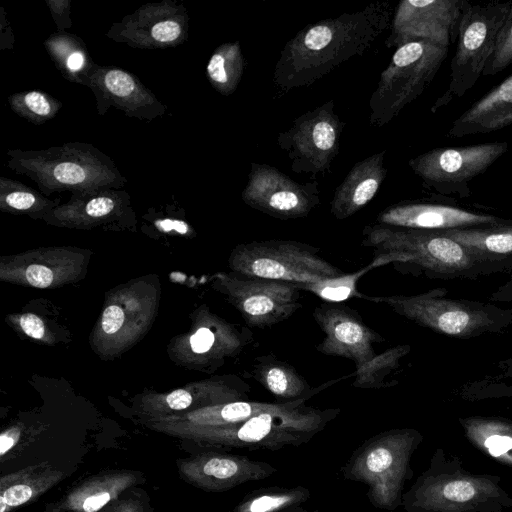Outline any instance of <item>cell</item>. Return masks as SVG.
I'll return each instance as SVG.
<instances>
[{
    "label": "cell",
    "instance_id": "1",
    "mask_svg": "<svg viewBox=\"0 0 512 512\" xmlns=\"http://www.w3.org/2000/svg\"><path fill=\"white\" fill-rule=\"evenodd\" d=\"M392 8L375 1L305 26L282 48L273 73L283 90L310 86L348 60L361 57L390 28Z\"/></svg>",
    "mask_w": 512,
    "mask_h": 512
},
{
    "label": "cell",
    "instance_id": "2",
    "mask_svg": "<svg viewBox=\"0 0 512 512\" xmlns=\"http://www.w3.org/2000/svg\"><path fill=\"white\" fill-rule=\"evenodd\" d=\"M311 397L283 402L245 421L220 426L168 424L158 427L168 434L196 443L204 449L280 450L308 443L337 418L339 408H315L305 403Z\"/></svg>",
    "mask_w": 512,
    "mask_h": 512
},
{
    "label": "cell",
    "instance_id": "3",
    "mask_svg": "<svg viewBox=\"0 0 512 512\" xmlns=\"http://www.w3.org/2000/svg\"><path fill=\"white\" fill-rule=\"evenodd\" d=\"M362 246L383 256L402 274L432 278L475 277L497 272L504 265L488 262L439 231L372 224L364 227Z\"/></svg>",
    "mask_w": 512,
    "mask_h": 512
},
{
    "label": "cell",
    "instance_id": "4",
    "mask_svg": "<svg viewBox=\"0 0 512 512\" xmlns=\"http://www.w3.org/2000/svg\"><path fill=\"white\" fill-rule=\"evenodd\" d=\"M406 512H507L512 497L501 477L466 470L458 456L437 448L429 466L403 493Z\"/></svg>",
    "mask_w": 512,
    "mask_h": 512
},
{
    "label": "cell",
    "instance_id": "5",
    "mask_svg": "<svg viewBox=\"0 0 512 512\" xmlns=\"http://www.w3.org/2000/svg\"><path fill=\"white\" fill-rule=\"evenodd\" d=\"M6 155L10 170L27 176L48 195L120 189L127 183L114 160L90 143L69 142L42 150L9 149Z\"/></svg>",
    "mask_w": 512,
    "mask_h": 512
},
{
    "label": "cell",
    "instance_id": "6",
    "mask_svg": "<svg viewBox=\"0 0 512 512\" xmlns=\"http://www.w3.org/2000/svg\"><path fill=\"white\" fill-rule=\"evenodd\" d=\"M414 428H393L366 439L341 468L346 480L367 485L370 504L394 511L402 506L405 483L413 477L411 459L423 442Z\"/></svg>",
    "mask_w": 512,
    "mask_h": 512
},
{
    "label": "cell",
    "instance_id": "7",
    "mask_svg": "<svg viewBox=\"0 0 512 512\" xmlns=\"http://www.w3.org/2000/svg\"><path fill=\"white\" fill-rule=\"evenodd\" d=\"M446 289L436 288L405 296H365L396 314L437 333L456 338H472L504 330L512 322V310L474 300L445 297Z\"/></svg>",
    "mask_w": 512,
    "mask_h": 512
},
{
    "label": "cell",
    "instance_id": "8",
    "mask_svg": "<svg viewBox=\"0 0 512 512\" xmlns=\"http://www.w3.org/2000/svg\"><path fill=\"white\" fill-rule=\"evenodd\" d=\"M448 49L424 40L396 48L370 97V123L382 127L416 100L432 83Z\"/></svg>",
    "mask_w": 512,
    "mask_h": 512
},
{
    "label": "cell",
    "instance_id": "9",
    "mask_svg": "<svg viewBox=\"0 0 512 512\" xmlns=\"http://www.w3.org/2000/svg\"><path fill=\"white\" fill-rule=\"evenodd\" d=\"M511 2L471 4L466 1L458 27L457 44L450 63L449 82L431 112L464 96L476 84L493 54L499 31Z\"/></svg>",
    "mask_w": 512,
    "mask_h": 512
},
{
    "label": "cell",
    "instance_id": "10",
    "mask_svg": "<svg viewBox=\"0 0 512 512\" xmlns=\"http://www.w3.org/2000/svg\"><path fill=\"white\" fill-rule=\"evenodd\" d=\"M231 265L240 275L292 283H312L344 274L321 257L318 248L294 240L241 244L232 254Z\"/></svg>",
    "mask_w": 512,
    "mask_h": 512
},
{
    "label": "cell",
    "instance_id": "11",
    "mask_svg": "<svg viewBox=\"0 0 512 512\" xmlns=\"http://www.w3.org/2000/svg\"><path fill=\"white\" fill-rule=\"evenodd\" d=\"M334 108L330 99L295 118L288 130L278 134L277 144L292 172L316 179L331 171L345 126Z\"/></svg>",
    "mask_w": 512,
    "mask_h": 512
},
{
    "label": "cell",
    "instance_id": "12",
    "mask_svg": "<svg viewBox=\"0 0 512 512\" xmlns=\"http://www.w3.org/2000/svg\"><path fill=\"white\" fill-rule=\"evenodd\" d=\"M506 142L436 148L411 158L408 165L423 185L440 195H471L469 183L506 153Z\"/></svg>",
    "mask_w": 512,
    "mask_h": 512
},
{
    "label": "cell",
    "instance_id": "13",
    "mask_svg": "<svg viewBox=\"0 0 512 512\" xmlns=\"http://www.w3.org/2000/svg\"><path fill=\"white\" fill-rule=\"evenodd\" d=\"M241 197L250 208L280 220L306 217L320 204L315 180L299 183L277 167L256 162L250 165Z\"/></svg>",
    "mask_w": 512,
    "mask_h": 512
},
{
    "label": "cell",
    "instance_id": "14",
    "mask_svg": "<svg viewBox=\"0 0 512 512\" xmlns=\"http://www.w3.org/2000/svg\"><path fill=\"white\" fill-rule=\"evenodd\" d=\"M466 0H402L392 16L388 48L424 40L449 48L457 39Z\"/></svg>",
    "mask_w": 512,
    "mask_h": 512
},
{
    "label": "cell",
    "instance_id": "15",
    "mask_svg": "<svg viewBox=\"0 0 512 512\" xmlns=\"http://www.w3.org/2000/svg\"><path fill=\"white\" fill-rule=\"evenodd\" d=\"M188 22V13L182 4L163 0L142 5L126 15L110 27L106 36L133 48H171L187 40Z\"/></svg>",
    "mask_w": 512,
    "mask_h": 512
},
{
    "label": "cell",
    "instance_id": "16",
    "mask_svg": "<svg viewBox=\"0 0 512 512\" xmlns=\"http://www.w3.org/2000/svg\"><path fill=\"white\" fill-rule=\"evenodd\" d=\"M230 298L249 327L266 328L290 318L301 308L302 290L292 282L249 277L226 281Z\"/></svg>",
    "mask_w": 512,
    "mask_h": 512
},
{
    "label": "cell",
    "instance_id": "17",
    "mask_svg": "<svg viewBox=\"0 0 512 512\" xmlns=\"http://www.w3.org/2000/svg\"><path fill=\"white\" fill-rule=\"evenodd\" d=\"M176 466L184 482L206 492H224L277 472L270 463L216 449H204L179 458Z\"/></svg>",
    "mask_w": 512,
    "mask_h": 512
},
{
    "label": "cell",
    "instance_id": "18",
    "mask_svg": "<svg viewBox=\"0 0 512 512\" xmlns=\"http://www.w3.org/2000/svg\"><path fill=\"white\" fill-rule=\"evenodd\" d=\"M312 315L324 334L316 350L324 355L350 359L360 366L377 355L374 345L385 341L349 306L324 302Z\"/></svg>",
    "mask_w": 512,
    "mask_h": 512
},
{
    "label": "cell",
    "instance_id": "19",
    "mask_svg": "<svg viewBox=\"0 0 512 512\" xmlns=\"http://www.w3.org/2000/svg\"><path fill=\"white\" fill-rule=\"evenodd\" d=\"M86 86L95 95L100 115L112 106L129 117L152 121L167 111V106L138 77L115 66L96 64L88 75Z\"/></svg>",
    "mask_w": 512,
    "mask_h": 512
},
{
    "label": "cell",
    "instance_id": "20",
    "mask_svg": "<svg viewBox=\"0 0 512 512\" xmlns=\"http://www.w3.org/2000/svg\"><path fill=\"white\" fill-rule=\"evenodd\" d=\"M511 222L497 216L475 213L450 205L400 202L383 209L377 224L428 231L499 225Z\"/></svg>",
    "mask_w": 512,
    "mask_h": 512
},
{
    "label": "cell",
    "instance_id": "21",
    "mask_svg": "<svg viewBox=\"0 0 512 512\" xmlns=\"http://www.w3.org/2000/svg\"><path fill=\"white\" fill-rule=\"evenodd\" d=\"M146 482L143 472L113 469L92 475L71 488L56 502L61 512H102L126 490Z\"/></svg>",
    "mask_w": 512,
    "mask_h": 512
},
{
    "label": "cell",
    "instance_id": "22",
    "mask_svg": "<svg viewBox=\"0 0 512 512\" xmlns=\"http://www.w3.org/2000/svg\"><path fill=\"white\" fill-rule=\"evenodd\" d=\"M385 154V150L376 152L352 166L330 202V212L336 219L353 216L375 197L387 175Z\"/></svg>",
    "mask_w": 512,
    "mask_h": 512
},
{
    "label": "cell",
    "instance_id": "23",
    "mask_svg": "<svg viewBox=\"0 0 512 512\" xmlns=\"http://www.w3.org/2000/svg\"><path fill=\"white\" fill-rule=\"evenodd\" d=\"M512 125V75L457 117L447 136L463 137L497 131Z\"/></svg>",
    "mask_w": 512,
    "mask_h": 512
},
{
    "label": "cell",
    "instance_id": "24",
    "mask_svg": "<svg viewBox=\"0 0 512 512\" xmlns=\"http://www.w3.org/2000/svg\"><path fill=\"white\" fill-rule=\"evenodd\" d=\"M65 477V473L48 462L30 465L0 478V512H13L27 505Z\"/></svg>",
    "mask_w": 512,
    "mask_h": 512
},
{
    "label": "cell",
    "instance_id": "25",
    "mask_svg": "<svg viewBox=\"0 0 512 512\" xmlns=\"http://www.w3.org/2000/svg\"><path fill=\"white\" fill-rule=\"evenodd\" d=\"M251 375L266 390L282 402L312 397L336 381H329L316 388L286 361L273 354L256 357L251 364Z\"/></svg>",
    "mask_w": 512,
    "mask_h": 512
},
{
    "label": "cell",
    "instance_id": "26",
    "mask_svg": "<svg viewBox=\"0 0 512 512\" xmlns=\"http://www.w3.org/2000/svg\"><path fill=\"white\" fill-rule=\"evenodd\" d=\"M439 232L488 262L512 266V221L499 225Z\"/></svg>",
    "mask_w": 512,
    "mask_h": 512
},
{
    "label": "cell",
    "instance_id": "27",
    "mask_svg": "<svg viewBox=\"0 0 512 512\" xmlns=\"http://www.w3.org/2000/svg\"><path fill=\"white\" fill-rule=\"evenodd\" d=\"M466 438L478 450L512 467V420L491 416L459 418Z\"/></svg>",
    "mask_w": 512,
    "mask_h": 512
},
{
    "label": "cell",
    "instance_id": "28",
    "mask_svg": "<svg viewBox=\"0 0 512 512\" xmlns=\"http://www.w3.org/2000/svg\"><path fill=\"white\" fill-rule=\"evenodd\" d=\"M45 48L63 77L86 86L88 75L96 63L81 38L57 31L46 39Z\"/></svg>",
    "mask_w": 512,
    "mask_h": 512
},
{
    "label": "cell",
    "instance_id": "29",
    "mask_svg": "<svg viewBox=\"0 0 512 512\" xmlns=\"http://www.w3.org/2000/svg\"><path fill=\"white\" fill-rule=\"evenodd\" d=\"M246 67L239 41L226 42L212 53L206 76L212 87L221 95L233 94L242 79Z\"/></svg>",
    "mask_w": 512,
    "mask_h": 512
},
{
    "label": "cell",
    "instance_id": "30",
    "mask_svg": "<svg viewBox=\"0 0 512 512\" xmlns=\"http://www.w3.org/2000/svg\"><path fill=\"white\" fill-rule=\"evenodd\" d=\"M310 497L304 486L260 488L246 494L231 512H282L302 506Z\"/></svg>",
    "mask_w": 512,
    "mask_h": 512
},
{
    "label": "cell",
    "instance_id": "31",
    "mask_svg": "<svg viewBox=\"0 0 512 512\" xmlns=\"http://www.w3.org/2000/svg\"><path fill=\"white\" fill-rule=\"evenodd\" d=\"M410 350V345H397L356 366L352 386L360 389H384L396 385L397 381L390 376L396 373L401 359Z\"/></svg>",
    "mask_w": 512,
    "mask_h": 512
},
{
    "label": "cell",
    "instance_id": "32",
    "mask_svg": "<svg viewBox=\"0 0 512 512\" xmlns=\"http://www.w3.org/2000/svg\"><path fill=\"white\" fill-rule=\"evenodd\" d=\"M127 192L114 188H99L72 194L71 200L55 213L84 214L88 219H104L128 205Z\"/></svg>",
    "mask_w": 512,
    "mask_h": 512
},
{
    "label": "cell",
    "instance_id": "33",
    "mask_svg": "<svg viewBox=\"0 0 512 512\" xmlns=\"http://www.w3.org/2000/svg\"><path fill=\"white\" fill-rule=\"evenodd\" d=\"M282 403L283 402L268 403L242 400L211 406L190 413L186 419L188 422L187 426H220L235 424L261 413L278 409Z\"/></svg>",
    "mask_w": 512,
    "mask_h": 512
},
{
    "label": "cell",
    "instance_id": "34",
    "mask_svg": "<svg viewBox=\"0 0 512 512\" xmlns=\"http://www.w3.org/2000/svg\"><path fill=\"white\" fill-rule=\"evenodd\" d=\"M388 261L383 256L374 257L364 268L348 274L328 278L312 283H295L302 291H308L327 303H340L350 298L363 295L357 290L358 280L368 271L386 265Z\"/></svg>",
    "mask_w": 512,
    "mask_h": 512
},
{
    "label": "cell",
    "instance_id": "35",
    "mask_svg": "<svg viewBox=\"0 0 512 512\" xmlns=\"http://www.w3.org/2000/svg\"><path fill=\"white\" fill-rule=\"evenodd\" d=\"M14 113L34 124H42L56 116L63 104L39 90L14 93L8 98Z\"/></svg>",
    "mask_w": 512,
    "mask_h": 512
},
{
    "label": "cell",
    "instance_id": "36",
    "mask_svg": "<svg viewBox=\"0 0 512 512\" xmlns=\"http://www.w3.org/2000/svg\"><path fill=\"white\" fill-rule=\"evenodd\" d=\"M0 203L3 208L28 212L34 209L50 208L58 201L48 200L40 192L22 182L1 176Z\"/></svg>",
    "mask_w": 512,
    "mask_h": 512
},
{
    "label": "cell",
    "instance_id": "37",
    "mask_svg": "<svg viewBox=\"0 0 512 512\" xmlns=\"http://www.w3.org/2000/svg\"><path fill=\"white\" fill-rule=\"evenodd\" d=\"M512 65V2L499 31L496 45L484 71V76L496 75Z\"/></svg>",
    "mask_w": 512,
    "mask_h": 512
},
{
    "label": "cell",
    "instance_id": "38",
    "mask_svg": "<svg viewBox=\"0 0 512 512\" xmlns=\"http://www.w3.org/2000/svg\"><path fill=\"white\" fill-rule=\"evenodd\" d=\"M102 512H153V508L147 492L136 486L123 492Z\"/></svg>",
    "mask_w": 512,
    "mask_h": 512
},
{
    "label": "cell",
    "instance_id": "39",
    "mask_svg": "<svg viewBox=\"0 0 512 512\" xmlns=\"http://www.w3.org/2000/svg\"><path fill=\"white\" fill-rule=\"evenodd\" d=\"M498 368L501 370L500 375L497 379L504 378H512V358L504 360L498 364ZM478 398L480 396L485 397H512V384L509 385H496V386H484L481 389V392L477 394Z\"/></svg>",
    "mask_w": 512,
    "mask_h": 512
},
{
    "label": "cell",
    "instance_id": "40",
    "mask_svg": "<svg viewBox=\"0 0 512 512\" xmlns=\"http://www.w3.org/2000/svg\"><path fill=\"white\" fill-rule=\"evenodd\" d=\"M58 32H65L72 26L70 17L71 2L69 0H46Z\"/></svg>",
    "mask_w": 512,
    "mask_h": 512
},
{
    "label": "cell",
    "instance_id": "41",
    "mask_svg": "<svg viewBox=\"0 0 512 512\" xmlns=\"http://www.w3.org/2000/svg\"><path fill=\"white\" fill-rule=\"evenodd\" d=\"M217 330L200 327L190 338L192 351L197 354L208 353L217 342Z\"/></svg>",
    "mask_w": 512,
    "mask_h": 512
},
{
    "label": "cell",
    "instance_id": "42",
    "mask_svg": "<svg viewBox=\"0 0 512 512\" xmlns=\"http://www.w3.org/2000/svg\"><path fill=\"white\" fill-rule=\"evenodd\" d=\"M26 278L32 286L45 288L52 283L53 273L48 267L33 264L27 268Z\"/></svg>",
    "mask_w": 512,
    "mask_h": 512
},
{
    "label": "cell",
    "instance_id": "43",
    "mask_svg": "<svg viewBox=\"0 0 512 512\" xmlns=\"http://www.w3.org/2000/svg\"><path fill=\"white\" fill-rule=\"evenodd\" d=\"M124 322L123 310L112 305L105 309L102 316V328L107 334H113L117 332Z\"/></svg>",
    "mask_w": 512,
    "mask_h": 512
},
{
    "label": "cell",
    "instance_id": "44",
    "mask_svg": "<svg viewBox=\"0 0 512 512\" xmlns=\"http://www.w3.org/2000/svg\"><path fill=\"white\" fill-rule=\"evenodd\" d=\"M21 435L22 432L17 426L2 431L0 435V456L2 460L19 445Z\"/></svg>",
    "mask_w": 512,
    "mask_h": 512
},
{
    "label": "cell",
    "instance_id": "45",
    "mask_svg": "<svg viewBox=\"0 0 512 512\" xmlns=\"http://www.w3.org/2000/svg\"><path fill=\"white\" fill-rule=\"evenodd\" d=\"M22 330L30 337L40 339L44 335V324L42 320L34 314H24L20 318Z\"/></svg>",
    "mask_w": 512,
    "mask_h": 512
},
{
    "label": "cell",
    "instance_id": "46",
    "mask_svg": "<svg viewBox=\"0 0 512 512\" xmlns=\"http://www.w3.org/2000/svg\"><path fill=\"white\" fill-rule=\"evenodd\" d=\"M193 403L191 393L185 389H177L171 392L166 397L167 406L174 411H182L190 407Z\"/></svg>",
    "mask_w": 512,
    "mask_h": 512
},
{
    "label": "cell",
    "instance_id": "47",
    "mask_svg": "<svg viewBox=\"0 0 512 512\" xmlns=\"http://www.w3.org/2000/svg\"><path fill=\"white\" fill-rule=\"evenodd\" d=\"M155 226L157 229L164 232L176 231L180 234H185L189 230V226L186 222L170 218L156 220Z\"/></svg>",
    "mask_w": 512,
    "mask_h": 512
},
{
    "label": "cell",
    "instance_id": "48",
    "mask_svg": "<svg viewBox=\"0 0 512 512\" xmlns=\"http://www.w3.org/2000/svg\"><path fill=\"white\" fill-rule=\"evenodd\" d=\"M493 298L500 301H512V275L510 279L494 293Z\"/></svg>",
    "mask_w": 512,
    "mask_h": 512
},
{
    "label": "cell",
    "instance_id": "49",
    "mask_svg": "<svg viewBox=\"0 0 512 512\" xmlns=\"http://www.w3.org/2000/svg\"><path fill=\"white\" fill-rule=\"evenodd\" d=\"M282 512H319V510H308L302 506H297L294 508H289L287 510H284Z\"/></svg>",
    "mask_w": 512,
    "mask_h": 512
},
{
    "label": "cell",
    "instance_id": "50",
    "mask_svg": "<svg viewBox=\"0 0 512 512\" xmlns=\"http://www.w3.org/2000/svg\"><path fill=\"white\" fill-rule=\"evenodd\" d=\"M44 512H61L56 503H46Z\"/></svg>",
    "mask_w": 512,
    "mask_h": 512
}]
</instances>
